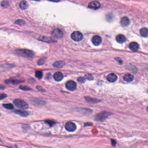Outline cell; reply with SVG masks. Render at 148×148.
<instances>
[{
    "mask_svg": "<svg viewBox=\"0 0 148 148\" xmlns=\"http://www.w3.org/2000/svg\"><path fill=\"white\" fill-rule=\"evenodd\" d=\"M16 53L20 56L29 58H33L34 55V54L33 51L26 49L17 50L16 51Z\"/></svg>",
    "mask_w": 148,
    "mask_h": 148,
    "instance_id": "1",
    "label": "cell"
},
{
    "mask_svg": "<svg viewBox=\"0 0 148 148\" xmlns=\"http://www.w3.org/2000/svg\"><path fill=\"white\" fill-rule=\"evenodd\" d=\"M14 105L20 109H27L29 108L28 105L23 100L20 99H15L13 100Z\"/></svg>",
    "mask_w": 148,
    "mask_h": 148,
    "instance_id": "2",
    "label": "cell"
},
{
    "mask_svg": "<svg viewBox=\"0 0 148 148\" xmlns=\"http://www.w3.org/2000/svg\"><path fill=\"white\" fill-rule=\"evenodd\" d=\"M25 81L24 78H19L17 77H12L5 81V83L6 84H13L14 85L20 84L23 83Z\"/></svg>",
    "mask_w": 148,
    "mask_h": 148,
    "instance_id": "3",
    "label": "cell"
},
{
    "mask_svg": "<svg viewBox=\"0 0 148 148\" xmlns=\"http://www.w3.org/2000/svg\"><path fill=\"white\" fill-rule=\"evenodd\" d=\"M71 37L73 40L78 42L81 41L83 39V35L80 32L76 31L73 33L71 35Z\"/></svg>",
    "mask_w": 148,
    "mask_h": 148,
    "instance_id": "4",
    "label": "cell"
},
{
    "mask_svg": "<svg viewBox=\"0 0 148 148\" xmlns=\"http://www.w3.org/2000/svg\"><path fill=\"white\" fill-rule=\"evenodd\" d=\"M77 87V84L73 80L68 81L66 83V87L70 91H74Z\"/></svg>",
    "mask_w": 148,
    "mask_h": 148,
    "instance_id": "5",
    "label": "cell"
},
{
    "mask_svg": "<svg viewBox=\"0 0 148 148\" xmlns=\"http://www.w3.org/2000/svg\"><path fill=\"white\" fill-rule=\"evenodd\" d=\"M65 129L66 130L70 132H73L76 130V126L74 123L69 122L66 123L65 125Z\"/></svg>",
    "mask_w": 148,
    "mask_h": 148,
    "instance_id": "6",
    "label": "cell"
},
{
    "mask_svg": "<svg viewBox=\"0 0 148 148\" xmlns=\"http://www.w3.org/2000/svg\"><path fill=\"white\" fill-rule=\"evenodd\" d=\"M52 35L54 38L57 39H61L63 36V33L59 29H55L52 31Z\"/></svg>",
    "mask_w": 148,
    "mask_h": 148,
    "instance_id": "7",
    "label": "cell"
},
{
    "mask_svg": "<svg viewBox=\"0 0 148 148\" xmlns=\"http://www.w3.org/2000/svg\"><path fill=\"white\" fill-rule=\"evenodd\" d=\"M101 6L100 3L98 1H93L89 3L88 5V7L89 8L92 9L93 10H97L100 8Z\"/></svg>",
    "mask_w": 148,
    "mask_h": 148,
    "instance_id": "8",
    "label": "cell"
},
{
    "mask_svg": "<svg viewBox=\"0 0 148 148\" xmlns=\"http://www.w3.org/2000/svg\"><path fill=\"white\" fill-rule=\"evenodd\" d=\"M92 43L95 46H99L102 43V38L99 36H94L92 38Z\"/></svg>",
    "mask_w": 148,
    "mask_h": 148,
    "instance_id": "9",
    "label": "cell"
},
{
    "mask_svg": "<svg viewBox=\"0 0 148 148\" xmlns=\"http://www.w3.org/2000/svg\"><path fill=\"white\" fill-rule=\"evenodd\" d=\"M130 21L127 17H123L121 19L120 24L123 27H126L130 25Z\"/></svg>",
    "mask_w": 148,
    "mask_h": 148,
    "instance_id": "10",
    "label": "cell"
},
{
    "mask_svg": "<svg viewBox=\"0 0 148 148\" xmlns=\"http://www.w3.org/2000/svg\"><path fill=\"white\" fill-rule=\"evenodd\" d=\"M117 76L116 74L114 73H111L108 75L107 79L110 82H113L117 80Z\"/></svg>",
    "mask_w": 148,
    "mask_h": 148,
    "instance_id": "11",
    "label": "cell"
},
{
    "mask_svg": "<svg viewBox=\"0 0 148 148\" xmlns=\"http://www.w3.org/2000/svg\"><path fill=\"white\" fill-rule=\"evenodd\" d=\"M54 79L57 82H60L64 78V75L62 73L57 72L55 73L54 75Z\"/></svg>",
    "mask_w": 148,
    "mask_h": 148,
    "instance_id": "12",
    "label": "cell"
},
{
    "mask_svg": "<svg viewBox=\"0 0 148 148\" xmlns=\"http://www.w3.org/2000/svg\"><path fill=\"white\" fill-rule=\"evenodd\" d=\"M116 40L120 44H123L126 42V37L123 34H119L116 36Z\"/></svg>",
    "mask_w": 148,
    "mask_h": 148,
    "instance_id": "13",
    "label": "cell"
},
{
    "mask_svg": "<svg viewBox=\"0 0 148 148\" xmlns=\"http://www.w3.org/2000/svg\"><path fill=\"white\" fill-rule=\"evenodd\" d=\"M139 45L138 43L136 42H132L129 45V48L131 51H138L139 49Z\"/></svg>",
    "mask_w": 148,
    "mask_h": 148,
    "instance_id": "14",
    "label": "cell"
},
{
    "mask_svg": "<svg viewBox=\"0 0 148 148\" xmlns=\"http://www.w3.org/2000/svg\"><path fill=\"white\" fill-rule=\"evenodd\" d=\"M38 40L40 41H41L43 42H46V43H53L54 42V40H53L52 38L50 37H45V36H40L38 37Z\"/></svg>",
    "mask_w": 148,
    "mask_h": 148,
    "instance_id": "15",
    "label": "cell"
},
{
    "mask_svg": "<svg viewBox=\"0 0 148 148\" xmlns=\"http://www.w3.org/2000/svg\"><path fill=\"white\" fill-rule=\"evenodd\" d=\"M13 113H15V114L18 115L20 116H22L23 117H27V116H28L29 113L28 112L26 111H22L20 110H16L13 111Z\"/></svg>",
    "mask_w": 148,
    "mask_h": 148,
    "instance_id": "16",
    "label": "cell"
},
{
    "mask_svg": "<svg viewBox=\"0 0 148 148\" xmlns=\"http://www.w3.org/2000/svg\"><path fill=\"white\" fill-rule=\"evenodd\" d=\"M123 79L127 82H130L134 79V76L130 74H126L123 76Z\"/></svg>",
    "mask_w": 148,
    "mask_h": 148,
    "instance_id": "17",
    "label": "cell"
},
{
    "mask_svg": "<svg viewBox=\"0 0 148 148\" xmlns=\"http://www.w3.org/2000/svg\"><path fill=\"white\" fill-rule=\"evenodd\" d=\"M65 65V62L62 61H59L54 63L53 64V67L57 68H61Z\"/></svg>",
    "mask_w": 148,
    "mask_h": 148,
    "instance_id": "18",
    "label": "cell"
},
{
    "mask_svg": "<svg viewBox=\"0 0 148 148\" xmlns=\"http://www.w3.org/2000/svg\"><path fill=\"white\" fill-rule=\"evenodd\" d=\"M140 34L142 37L147 38L148 36V30L146 28H143L140 30Z\"/></svg>",
    "mask_w": 148,
    "mask_h": 148,
    "instance_id": "19",
    "label": "cell"
},
{
    "mask_svg": "<svg viewBox=\"0 0 148 148\" xmlns=\"http://www.w3.org/2000/svg\"><path fill=\"white\" fill-rule=\"evenodd\" d=\"M28 3H27V2L25 0H22L20 2L19 4L20 7L22 10H25L28 8Z\"/></svg>",
    "mask_w": 148,
    "mask_h": 148,
    "instance_id": "20",
    "label": "cell"
},
{
    "mask_svg": "<svg viewBox=\"0 0 148 148\" xmlns=\"http://www.w3.org/2000/svg\"><path fill=\"white\" fill-rule=\"evenodd\" d=\"M3 107L7 109H14V106L11 103H7V104H3Z\"/></svg>",
    "mask_w": 148,
    "mask_h": 148,
    "instance_id": "21",
    "label": "cell"
},
{
    "mask_svg": "<svg viewBox=\"0 0 148 148\" xmlns=\"http://www.w3.org/2000/svg\"><path fill=\"white\" fill-rule=\"evenodd\" d=\"M108 114V113H103V114H99L97 116L96 118H98V120H103L104 118L107 117Z\"/></svg>",
    "mask_w": 148,
    "mask_h": 148,
    "instance_id": "22",
    "label": "cell"
},
{
    "mask_svg": "<svg viewBox=\"0 0 148 148\" xmlns=\"http://www.w3.org/2000/svg\"><path fill=\"white\" fill-rule=\"evenodd\" d=\"M43 74V73L41 71H37L35 72L36 77L39 79H42Z\"/></svg>",
    "mask_w": 148,
    "mask_h": 148,
    "instance_id": "23",
    "label": "cell"
},
{
    "mask_svg": "<svg viewBox=\"0 0 148 148\" xmlns=\"http://www.w3.org/2000/svg\"><path fill=\"white\" fill-rule=\"evenodd\" d=\"M19 88L21 90H24V91H28V90H31V88L26 86H22V85H20L19 86Z\"/></svg>",
    "mask_w": 148,
    "mask_h": 148,
    "instance_id": "24",
    "label": "cell"
},
{
    "mask_svg": "<svg viewBox=\"0 0 148 148\" xmlns=\"http://www.w3.org/2000/svg\"><path fill=\"white\" fill-rule=\"evenodd\" d=\"M9 5L8 2L7 0H3L1 3V6L4 8H7Z\"/></svg>",
    "mask_w": 148,
    "mask_h": 148,
    "instance_id": "25",
    "label": "cell"
},
{
    "mask_svg": "<svg viewBox=\"0 0 148 148\" xmlns=\"http://www.w3.org/2000/svg\"><path fill=\"white\" fill-rule=\"evenodd\" d=\"M15 23L19 25H24V24H25V22L23 20L19 19L15 21Z\"/></svg>",
    "mask_w": 148,
    "mask_h": 148,
    "instance_id": "26",
    "label": "cell"
},
{
    "mask_svg": "<svg viewBox=\"0 0 148 148\" xmlns=\"http://www.w3.org/2000/svg\"><path fill=\"white\" fill-rule=\"evenodd\" d=\"M45 123L49 125L50 127H52V126H54V125L55 124V122L54 121H53V120H46Z\"/></svg>",
    "mask_w": 148,
    "mask_h": 148,
    "instance_id": "27",
    "label": "cell"
},
{
    "mask_svg": "<svg viewBox=\"0 0 148 148\" xmlns=\"http://www.w3.org/2000/svg\"><path fill=\"white\" fill-rule=\"evenodd\" d=\"M45 58H40L39 60L38 63H37V64H38L39 65H42L43 64H44L45 62Z\"/></svg>",
    "mask_w": 148,
    "mask_h": 148,
    "instance_id": "28",
    "label": "cell"
},
{
    "mask_svg": "<svg viewBox=\"0 0 148 148\" xmlns=\"http://www.w3.org/2000/svg\"><path fill=\"white\" fill-rule=\"evenodd\" d=\"M36 88H37V90H38L39 91H41V92H46V90L44 89L40 86H37Z\"/></svg>",
    "mask_w": 148,
    "mask_h": 148,
    "instance_id": "29",
    "label": "cell"
},
{
    "mask_svg": "<svg viewBox=\"0 0 148 148\" xmlns=\"http://www.w3.org/2000/svg\"><path fill=\"white\" fill-rule=\"evenodd\" d=\"M7 96L6 94L0 93V100H2L3 99H5V98L7 97Z\"/></svg>",
    "mask_w": 148,
    "mask_h": 148,
    "instance_id": "30",
    "label": "cell"
},
{
    "mask_svg": "<svg viewBox=\"0 0 148 148\" xmlns=\"http://www.w3.org/2000/svg\"><path fill=\"white\" fill-rule=\"evenodd\" d=\"M78 81L80 83H82V82H84L85 81V79L83 77H79L78 79Z\"/></svg>",
    "mask_w": 148,
    "mask_h": 148,
    "instance_id": "31",
    "label": "cell"
},
{
    "mask_svg": "<svg viewBox=\"0 0 148 148\" xmlns=\"http://www.w3.org/2000/svg\"><path fill=\"white\" fill-rule=\"evenodd\" d=\"M85 77H86V78L90 80V79H93V76H92L91 75H89V74H88V75H86Z\"/></svg>",
    "mask_w": 148,
    "mask_h": 148,
    "instance_id": "32",
    "label": "cell"
},
{
    "mask_svg": "<svg viewBox=\"0 0 148 148\" xmlns=\"http://www.w3.org/2000/svg\"><path fill=\"white\" fill-rule=\"evenodd\" d=\"M115 59H116V60L117 61H118V62L120 63V64H123V61H122V60H121V59H120V58H119V57L116 58Z\"/></svg>",
    "mask_w": 148,
    "mask_h": 148,
    "instance_id": "33",
    "label": "cell"
},
{
    "mask_svg": "<svg viewBox=\"0 0 148 148\" xmlns=\"http://www.w3.org/2000/svg\"><path fill=\"white\" fill-rule=\"evenodd\" d=\"M5 89V87L3 85H0V90H3Z\"/></svg>",
    "mask_w": 148,
    "mask_h": 148,
    "instance_id": "34",
    "label": "cell"
},
{
    "mask_svg": "<svg viewBox=\"0 0 148 148\" xmlns=\"http://www.w3.org/2000/svg\"><path fill=\"white\" fill-rule=\"evenodd\" d=\"M51 1L55 2H59L61 0H49Z\"/></svg>",
    "mask_w": 148,
    "mask_h": 148,
    "instance_id": "35",
    "label": "cell"
},
{
    "mask_svg": "<svg viewBox=\"0 0 148 148\" xmlns=\"http://www.w3.org/2000/svg\"><path fill=\"white\" fill-rule=\"evenodd\" d=\"M35 0V1H40V0Z\"/></svg>",
    "mask_w": 148,
    "mask_h": 148,
    "instance_id": "36",
    "label": "cell"
},
{
    "mask_svg": "<svg viewBox=\"0 0 148 148\" xmlns=\"http://www.w3.org/2000/svg\"></svg>",
    "mask_w": 148,
    "mask_h": 148,
    "instance_id": "37",
    "label": "cell"
}]
</instances>
